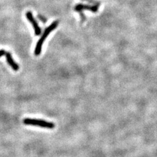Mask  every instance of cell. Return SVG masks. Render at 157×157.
Segmentation results:
<instances>
[{
    "instance_id": "6da1fadb",
    "label": "cell",
    "mask_w": 157,
    "mask_h": 157,
    "mask_svg": "<svg viewBox=\"0 0 157 157\" xmlns=\"http://www.w3.org/2000/svg\"><path fill=\"white\" fill-rule=\"evenodd\" d=\"M58 24H59V22L58 21H56L52 22L49 26H48V28H46L45 30L43 32V34L42 36L41 37V38L39 39V41H38V42L36 44L35 51H34V53H35L36 56H38L41 54V50H42V45H43V43H44L45 40L46 39V38L50 34L51 32H52L54 29H56V27L58 26Z\"/></svg>"
},
{
    "instance_id": "7a4b0ae2",
    "label": "cell",
    "mask_w": 157,
    "mask_h": 157,
    "mask_svg": "<svg viewBox=\"0 0 157 157\" xmlns=\"http://www.w3.org/2000/svg\"><path fill=\"white\" fill-rule=\"evenodd\" d=\"M23 123L26 125L39 126L43 128H48V129H52L55 127V125L53 122L41 119H36V118H26L23 120Z\"/></svg>"
},
{
    "instance_id": "3957f363",
    "label": "cell",
    "mask_w": 157,
    "mask_h": 157,
    "mask_svg": "<svg viewBox=\"0 0 157 157\" xmlns=\"http://www.w3.org/2000/svg\"><path fill=\"white\" fill-rule=\"evenodd\" d=\"M26 17L28 18V20L30 21V22L33 25V27H34V29L35 31V34L36 36H39L41 33V30L39 28V25L37 22V21L35 20V18L33 16V14L31 11H28L26 13Z\"/></svg>"
},
{
    "instance_id": "277c9868",
    "label": "cell",
    "mask_w": 157,
    "mask_h": 157,
    "mask_svg": "<svg viewBox=\"0 0 157 157\" xmlns=\"http://www.w3.org/2000/svg\"><path fill=\"white\" fill-rule=\"evenodd\" d=\"M99 6H88V5H84V4H77L74 7L75 11H82L83 10H88L94 13H96L98 11Z\"/></svg>"
},
{
    "instance_id": "5b68a950",
    "label": "cell",
    "mask_w": 157,
    "mask_h": 157,
    "mask_svg": "<svg viewBox=\"0 0 157 157\" xmlns=\"http://www.w3.org/2000/svg\"><path fill=\"white\" fill-rule=\"evenodd\" d=\"M6 60L8 64L11 66L12 69L15 71H18L19 69V66L15 62L14 60L13 59V57L11 54L9 52H6Z\"/></svg>"
},
{
    "instance_id": "8992f818",
    "label": "cell",
    "mask_w": 157,
    "mask_h": 157,
    "mask_svg": "<svg viewBox=\"0 0 157 157\" xmlns=\"http://www.w3.org/2000/svg\"><path fill=\"white\" fill-rule=\"evenodd\" d=\"M83 1L88 2L90 3H93L94 5H96V6H99V4H100L99 2L94 1V0H83Z\"/></svg>"
},
{
    "instance_id": "52a82bcc",
    "label": "cell",
    "mask_w": 157,
    "mask_h": 157,
    "mask_svg": "<svg viewBox=\"0 0 157 157\" xmlns=\"http://www.w3.org/2000/svg\"><path fill=\"white\" fill-rule=\"evenodd\" d=\"M38 18H39V20H40L41 21H42L43 23H45L46 21H47L46 18H45L44 17H43V16H41V15H38Z\"/></svg>"
},
{
    "instance_id": "ba28073f",
    "label": "cell",
    "mask_w": 157,
    "mask_h": 157,
    "mask_svg": "<svg viewBox=\"0 0 157 157\" xmlns=\"http://www.w3.org/2000/svg\"><path fill=\"white\" fill-rule=\"evenodd\" d=\"M79 13H80V18H81V21H82V22H84L85 21V16L84 15V13L82 11H79Z\"/></svg>"
},
{
    "instance_id": "9c48e42d",
    "label": "cell",
    "mask_w": 157,
    "mask_h": 157,
    "mask_svg": "<svg viewBox=\"0 0 157 157\" xmlns=\"http://www.w3.org/2000/svg\"><path fill=\"white\" fill-rule=\"evenodd\" d=\"M6 52L4 50H0V57L5 55V54H6Z\"/></svg>"
}]
</instances>
